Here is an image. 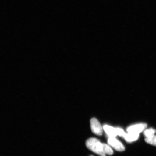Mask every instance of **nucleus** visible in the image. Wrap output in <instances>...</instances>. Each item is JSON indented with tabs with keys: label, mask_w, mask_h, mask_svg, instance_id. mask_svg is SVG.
I'll return each instance as SVG.
<instances>
[{
	"label": "nucleus",
	"mask_w": 156,
	"mask_h": 156,
	"mask_svg": "<svg viewBox=\"0 0 156 156\" xmlns=\"http://www.w3.org/2000/svg\"><path fill=\"white\" fill-rule=\"evenodd\" d=\"M147 125L145 123H140L130 126L127 129L128 132L139 134L147 128Z\"/></svg>",
	"instance_id": "nucleus-4"
},
{
	"label": "nucleus",
	"mask_w": 156,
	"mask_h": 156,
	"mask_svg": "<svg viewBox=\"0 0 156 156\" xmlns=\"http://www.w3.org/2000/svg\"><path fill=\"white\" fill-rule=\"evenodd\" d=\"M156 132L155 129L153 128H150L144 130V134L146 137H149L154 135Z\"/></svg>",
	"instance_id": "nucleus-8"
},
{
	"label": "nucleus",
	"mask_w": 156,
	"mask_h": 156,
	"mask_svg": "<svg viewBox=\"0 0 156 156\" xmlns=\"http://www.w3.org/2000/svg\"><path fill=\"white\" fill-rule=\"evenodd\" d=\"M116 129L117 135L124 137L125 134L126 133L124 131V130L122 128H116Z\"/></svg>",
	"instance_id": "nucleus-10"
},
{
	"label": "nucleus",
	"mask_w": 156,
	"mask_h": 156,
	"mask_svg": "<svg viewBox=\"0 0 156 156\" xmlns=\"http://www.w3.org/2000/svg\"><path fill=\"white\" fill-rule=\"evenodd\" d=\"M87 147L90 151L97 155L103 156L105 154L103 152V144L96 138H91L86 142Z\"/></svg>",
	"instance_id": "nucleus-1"
},
{
	"label": "nucleus",
	"mask_w": 156,
	"mask_h": 156,
	"mask_svg": "<svg viewBox=\"0 0 156 156\" xmlns=\"http://www.w3.org/2000/svg\"><path fill=\"white\" fill-rule=\"evenodd\" d=\"M103 152L105 155H112L114 153L112 148L110 145L107 144L103 143Z\"/></svg>",
	"instance_id": "nucleus-7"
},
{
	"label": "nucleus",
	"mask_w": 156,
	"mask_h": 156,
	"mask_svg": "<svg viewBox=\"0 0 156 156\" xmlns=\"http://www.w3.org/2000/svg\"><path fill=\"white\" fill-rule=\"evenodd\" d=\"M139 137V134L128 132L125 134L123 138L126 142H131L136 141Z\"/></svg>",
	"instance_id": "nucleus-6"
},
{
	"label": "nucleus",
	"mask_w": 156,
	"mask_h": 156,
	"mask_svg": "<svg viewBox=\"0 0 156 156\" xmlns=\"http://www.w3.org/2000/svg\"><path fill=\"white\" fill-rule=\"evenodd\" d=\"M108 143L109 145L117 151H122L125 150L124 145L115 137H109L108 140Z\"/></svg>",
	"instance_id": "nucleus-3"
},
{
	"label": "nucleus",
	"mask_w": 156,
	"mask_h": 156,
	"mask_svg": "<svg viewBox=\"0 0 156 156\" xmlns=\"http://www.w3.org/2000/svg\"><path fill=\"white\" fill-rule=\"evenodd\" d=\"M90 123L91 131L93 133L99 136L102 135L103 128L97 119H91Z\"/></svg>",
	"instance_id": "nucleus-2"
},
{
	"label": "nucleus",
	"mask_w": 156,
	"mask_h": 156,
	"mask_svg": "<svg viewBox=\"0 0 156 156\" xmlns=\"http://www.w3.org/2000/svg\"><path fill=\"white\" fill-rule=\"evenodd\" d=\"M103 129L109 137H115L117 135L116 128L108 125H105Z\"/></svg>",
	"instance_id": "nucleus-5"
},
{
	"label": "nucleus",
	"mask_w": 156,
	"mask_h": 156,
	"mask_svg": "<svg viewBox=\"0 0 156 156\" xmlns=\"http://www.w3.org/2000/svg\"><path fill=\"white\" fill-rule=\"evenodd\" d=\"M145 141L148 144L156 146V136L154 135L150 137H146Z\"/></svg>",
	"instance_id": "nucleus-9"
},
{
	"label": "nucleus",
	"mask_w": 156,
	"mask_h": 156,
	"mask_svg": "<svg viewBox=\"0 0 156 156\" xmlns=\"http://www.w3.org/2000/svg\"></svg>",
	"instance_id": "nucleus-11"
},
{
	"label": "nucleus",
	"mask_w": 156,
	"mask_h": 156,
	"mask_svg": "<svg viewBox=\"0 0 156 156\" xmlns=\"http://www.w3.org/2000/svg\"></svg>",
	"instance_id": "nucleus-12"
}]
</instances>
